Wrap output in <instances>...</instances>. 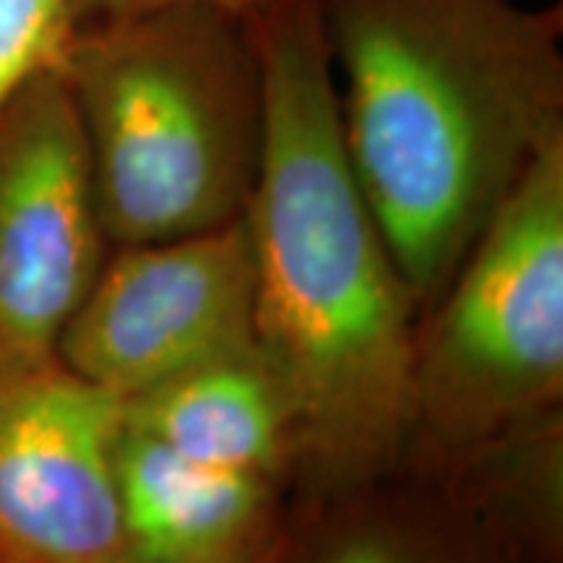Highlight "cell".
I'll return each mask as SVG.
<instances>
[{"mask_svg": "<svg viewBox=\"0 0 563 563\" xmlns=\"http://www.w3.org/2000/svg\"><path fill=\"white\" fill-rule=\"evenodd\" d=\"M178 3H209L251 16L253 11L262 9L266 0H70V21H74V26H81L95 24V21L133 16V13H144L162 9V5Z\"/></svg>", "mask_w": 563, "mask_h": 563, "instance_id": "cell-12", "label": "cell"}, {"mask_svg": "<svg viewBox=\"0 0 563 563\" xmlns=\"http://www.w3.org/2000/svg\"><path fill=\"white\" fill-rule=\"evenodd\" d=\"M123 399L58 357L0 365V563H129Z\"/></svg>", "mask_w": 563, "mask_h": 563, "instance_id": "cell-7", "label": "cell"}, {"mask_svg": "<svg viewBox=\"0 0 563 563\" xmlns=\"http://www.w3.org/2000/svg\"><path fill=\"white\" fill-rule=\"evenodd\" d=\"M251 26L264 68L245 211L253 344L290 410L300 485L350 488L410 460L420 313L344 150L319 0H266Z\"/></svg>", "mask_w": 563, "mask_h": 563, "instance_id": "cell-1", "label": "cell"}, {"mask_svg": "<svg viewBox=\"0 0 563 563\" xmlns=\"http://www.w3.org/2000/svg\"><path fill=\"white\" fill-rule=\"evenodd\" d=\"M329 509L316 563H426L420 543L426 467L407 460L373 481L313 493Z\"/></svg>", "mask_w": 563, "mask_h": 563, "instance_id": "cell-10", "label": "cell"}, {"mask_svg": "<svg viewBox=\"0 0 563 563\" xmlns=\"http://www.w3.org/2000/svg\"><path fill=\"white\" fill-rule=\"evenodd\" d=\"M256 266L245 214L175 241L118 245L55 357L123 402L253 347Z\"/></svg>", "mask_w": 563, "mask_h": 563, "instance_id": "cell-5", "label": "cell"}, {"mask_svg": "<svg viewBox=\"0 0 563 563\" xmlns=\"http://www.w3.org/2000/svg\"><path fill=\"white\" fill-rule=\"evenodd\" d=\"M58 70L112 249L241 220L264 144L251 16L178 3L74 26Z\"/></svg>", "mask_w": 563, "mask_h": 563, "instance_id": "cell-3", "label": "cell"}, {"mask_svg": "<svg viewBox=\"0 0 563 563\" xmlns=\"http://www.w3.org/2000/svg\"><path fill=\"white\" fill-rule=\"evenodd\" d=\"M344 150L422 316L563 136L561 5L319 0Z\"/></svg>", "mask_w": 563, "mask_h": 563, "instance_id": "cell-2", "label": "cell"}, {"mask_svg": "<svg viewBox=\"0 0 563 563\" xmlns=\"http://www.w3.org/2000/svg\"><path fill=\"white\" fill-rule=\"evenodd\" d=\"M123 420L191 462L277 483L295 473L290 410L256 344L129 399Z\"/></svg>", "mask_w": 563, "mask_h": 563, "instance_id": "cell-9", "label": "cell"}, {"mask_svg": "<svg viewBox=\"0 0 563 563\" xmlns=\"http://www.w3.org/2000/svg\"><path fill=\"white\" fill-rule=\"evenodd\" d=\"M58 66L0 110V365L55 357L110 253Z\"/></svg>", "mask_w": 563, "mask_h": 563, "instance_id": "cell-6", "label": "cell"}, {"mask_svg": "<svg viewBox=\"0 0 563 563\" xmlns=\"http://www.w3.org/2000/svg\"><path fill=\"white\" fill-rule=\"evenodd\" d=\"M282 488L269 477L186 460L123 420L118 501L129 563H266Z\"/></svg>", "mask_w": 563, "mask_h": 563, "instance_id": "cell-8", "label": "cell"}, {"mask_svg": "<svg viewBox=\"0 0 563 563\" xmlns=\"http://www.w3.org/2000/svg\"><path fill=\"white\" fill-rule=\"evenodd\" d=\"M70 30V0H0V110L40 70L58 66Z\"/></svg>", "mask_w": 563, "mask_h": 563, "instance_id": "cell-11", "label": "cell"}, {"mask_svg": "<svg viewBox=\"0 0 563 563\" xmlns=\"http://www.w3.org/2000/svg\"><path fill=\"white\" fill-rule=\"evenodd\" d=\"M563 397V136L527 167L415 334V460H460Z\"/></svg>", "mask_w": 563, "mask_h": 563, "instance_id": "cell-4", "label": "cell"}]
</instances>
